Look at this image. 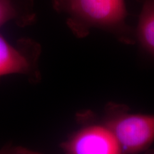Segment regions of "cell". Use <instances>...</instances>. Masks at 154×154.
Segmentation results:
<instances>
[{
	"label": "cell",
	"instance_id": "9",
	"mask_svg": "<svg viewBox=\"0 0 154 154\" xmlns=\"http://www.w3.org/2000/svg\"><path fill=\"white\" fill-rule=\"evenodd\" d=\"M144 153L145 154H154V150L149 149V150H148L147 151L144 152Z\"/></svg>",
	"mask_w": 154,
	"mask_h": 154
},
{
	"label": "cell",
	"instance_id": "3",
	"mask_svg": "<svg viewBox=\"0 0 154 154\" xmlns=\"http://www.w3.org/2000/svg\"><path fill=\"white\" fill-rule=\"evenodd\" d=\"M39 44L29 38L11 43L0 34V77L22 75L33 81L39 79Z\"/></svg>",
	"mask_w": 154,
	"mask_h": 154
},
{
	"label": "cell",
	"instance_id": "8",
	"mask_svg": "<svg viewBox=\"0 0 154 154\" xmlns=\"http://www.w3.org/2000/svg\"><path fill=\"white\" fill-rule=\"evenodd\" d=\"M9 147V145H7V146H4L2 149L0 150V154H7V151H8Z\"/></svg>",
	"mask_w": 154,
	"mask_h": 154
},
{
	"label": "cell",
	"instance_id": "4",
	"mask_svg": "<svg viewBox=\"0 0 154 154\" xmlns=\"http://www.w3.org/2000/svg\"><path fill=\"white\" fill-rule=\"evenodd\" d=\"M64 154H125L105 125L81 128L61 144Z\"/></svg>",
	"mask_w": 154,
	"mask_h": 154
},
{
	"label": "cell",
	"instance_id": "2",
	"mask_svg": "<svg viewBox=\"0 0 154 154\" xmlns=\"http://www.w3.org/2000/svg\"><path fill=\"white\" fill-rule=\"evenodd\" d=\"M103 125L113 134L125 154H138L154 143V114L133 113L121 105L111 104Z\"/></svg>",
	"mask_w": 154,
	"mask_h": 154
},
{
	"label": "cell",
	"instance_id": "6",
	"mask_svg": "<svg viewBox=\"0 0 154 154\" xmlns=\"http://www.w3.org/2000/svg\"><path fill=\"white\" fill-rule=\"evenodd\" d=\"M34 17L32 0H0V26L12 20L29 24Z\"/></svg>",
	"mask_w": 154,
	"mask_h": 154
},
{
	"label": "cell",
	"instance_id": "7",
	"mask_svg": "<svg viewBox=\"0 0 154 154\" xmlns=\"http://www.w3.org/2000/svg\"><path fill=\"white\" fill-rule=\"evenodd\" d=\"M7 154H42L40 152L33 151L23 146H13L9 145Z\"/></svg>",
	"mask_w": 154,
	"mask_h": 154
},
{
	"label": "cell",
	"instance_id": "5",
	"mask_svg": "<svg viewBox=\"0 0 154 154\" xmlns=\"http://www.w3.org/2000/svg\"><path fill=\"white\" fill-rule=\"evenodd\" d=\"M140 11L135 38L142 49L154 57V0H136Z\"/></svg>",
	"mask_w": 154,
	"mask_h": 154
},
{
	"label": "cell",
	"instance_id": "1",
	"mask_svg": "<svg viewBox=\"0 0 154 154\" xmlns=\"http://www.w3.org/2000/svg\"><path fill=\"white\" fill-rule=\"evenodd\" d=\"M53 7L66 15L67 25L78 37L88 35L91 29H100L126 44L136 42L135 31L126 21L124 0H53Z\"/></svg>",
	"mask_w": 154,
	"mask_h": 154
}]
</instances>
